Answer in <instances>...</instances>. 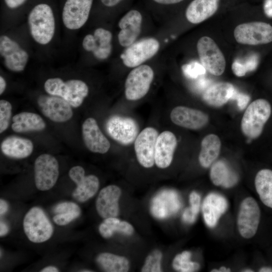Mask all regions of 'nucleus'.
Returning <instances> with one entry per match:
<instances>
[{
  "mask_svg": "<svg viewBox=\"0 0 272 272\" xmlns=\"http://www.w3.org/2000/svg\"><path fill=\"white\" fill-rule=\"evenodd\" d=\"M44 86L48 94L62 98L74 107L80 106L89 93L87 84L77 79L64 82L59 78H49Z\"/></svg>",
  "mask_w": 272,
  "mask_h": 272,
  "instance_id": "7ed1b4c3",
  "label": "nucleus"
},
{
  "mask_svg": "<svg viewBox=\"0 0 272 272\" xmlns=\"http://www.w3.org/2000/svg\"><path fill=\"white\" fill-rule=\"evenodd\" d=\"M258 271L259 272H272V268L267 266H264L260 268Z\"/></svg>",
  "mask_w": 272,
  "mask_h": 272,
  "instance_id": "603ef678",
  "label": "nucleus"
},
{
  "mask_svg": "<svg viewBox=\"0 0 272 272\" xmlns=\"http://www.w3.org/2000/svg\"><path fill=\"white\" fill-rule=\"evenodd\" d=\"M69 174L77 185L72 196L78 201L84 202L94 196L98 191L99 179L94 175L85 176V171L82 167L76 166L72 167Z\"/></svg>",
  "mask_w": 272,
  "mask_h": 272,
  "instance_id": "2eb2a0df",
  "label": "nucleus"
},
{
  "mask_svg": "<svg viewBox=\"0 0 272 272\" xmlns=\"http://www.w3.org/2000/svg\"><path fill=\"white\" fill-rule=\"evenodd\" d=\"M11 104L5 100L0 101V133H2L9 127L12 115Z\"/></svg>",
  "mask_w": 272,
  "mask_h": 272,
  "instance_id": "e433bc0d",
  "label": "nucleus"
},
{
  "mask_svg": "<svg viewBox=\"0 0 272 272\" xmlns=\"http://www.w3.org/2000/svg\"><path fill=\"white\" fill-rule=\"evenodd\" d=\"M221 142L218 135L209 134L205 136L201 142V149L198 156L200 166L208 168L216 161L221 150Z\"/></svg>",
  "mask_w": 272,
  "mask_h": 272,
  "instance_id": "cd10ccee",
  "label": "nucleus"
},
{
  "mask_svg": "<svg viewBox=\"0 0 272 272\" xmlns=\"http://www.w3.org/2000/svg\"><path fill=\"white\" fill-rule=\"evenodd\" d=\"M260 219V210L254 198L247 197L241 202L237 218V226L240 236L250 239L256 233Z\"/></svg>",
  "mask_w": 272,
  "mask_h": 272,
  "instance_id": "1a4fd4ad",
  "label": "nucleus"
},
{
  "mask_svg": "<svg viewBox=\"0 0 272 272\" xmlns=\"http://www.w3.org/2000/svg\"><path fill=\"white\" fill-rule=\"evenodd\" d=\"M81 212L79 211H71L57 214L53 217V220L56 224L64 226L78 218Z\"/></svg>",
  "mask_w": 272,
  "mask_h": 272,
  "instance_id": "58836bf2",
  "label": "nucleus"
},
{
  "mask_svg": "<svg viewBox=\"0 0 272 272\" xmlns=\"http://www.w3.org/2000/svg\"><path fill=\"white\" fill-rule=\"evenodd\" d=\"M40 271L41 272H57L59 271L58 269L54 266H48L43 269Z\"/></svg>",
  "mask_w": 272,
  "mask_h": 272,
  "instance_id": "8fccbe9b",
  "label": "nucleus"
},
{
  "mask_svg": "<svg viewBox=\"0 0 272 272\" xmlns=\"http://www.w3.org/2000/svg\"><path fill=\"white\" fill-rule=\"evenodd\" d=\"M8 205L4 199H0V215L1 216L5 214L8 210Z\"/></svg>",
  "mask_w": 272,
  "mask_h": 272,
  "instance_id": "49530a36",
  "label": "nucleus"
},
{
  "mask_svg": "<svg viewBox=\"0 0 272 272\" xmlns=\"http://www.w3.org/2000/svg\"><path fill=\"white\" fill-rule=\"evenodd\" d=\"M98 230L100 235L106 239L112 237L115 232L130 236L134 232V228L130 223L116 217L104 219L99 226Z\"/></svg>",
  "mask_w": 272,
  "mask_h": 272,
  "instance_id": "2f4dec72",
  "label": "nucleus"
},
{
  "mask_svg": "<svg viewBox=\"0 0 272 272\" xmlns=\"http://www.w3.org/2000/svg\"><path fill=\"white\" fill-rule=\"evenodd\" d=\"M177 145V138L172 132L165 130L159 134L155 151V163L158 168L165 169L170 165Z\"/></svg>",
  "mask_w": 272,
  "mask_h": 272,
  "instance_id": "4be33fe9",
  "label": "nucleus"
},
{
  "mask_svg": "<svg viewBox=\"0 0 272 272\" xmlns=\"http://www.w3.org/2000/svg\"><path fill=\"white\" fill-rule=\"evenodd\" d=\"M112 33L103 28L96 29L93 34L86 35L82 42L83 48L92 53L99 60H105L111 54L112 50Z\"/></svg>",
  "mask_w": 272,
  "mask_h": 272,
  "instance_id": "f3484780",
  "label": "nucleus"
},
{
  "mask_svg": "<svg viewBox=\"0 0 272 272\" xmlns=\"http://www.w3.org/2000/svg\"><path fill=\"white\" fill-rule=\"evenodd\" d=\"M23 229L29 240L34 243H42L51 238L53 227L42 209L34 207L26 214Z\"/></svg>",
  "mask_w": 272,
  "mask_h": 272,
  "instance_id": "20e7f679",
  "label": "nucleus"
},
{
  "mask_svg": "<svg viewBox=\"0 0 272 272\" xmlns=\"http://www.w3.org/2000/svg\"><path fill=\"white\" fill-rule=\"evenodd\" d=\"M36 187L40 191H46L53 187L59 175V165L51 155L43 154L35 160L34 167Z\"/></svg>",
  "mask_w": 272,
  "mask_h": 272,
  "instance_id": "9d476101",
  "label": "nucleus"
},
{
  "mask_svg": "<svg viewBox=\"0 0 272 272\" xmlns=\"http://www.w3.org/2000/svg\"><path fill=\"white\" fill-rule=\"evenodd\" d=\"M227 208L228 202L224 196L214 192L208 194L203 199L201 207L206 225L210 228L216 226Z\"/></svg>",
  "mask_w": 272,
  "mask_h": 272,
  "instance_id": "5701e85b",
  "label": "nucleus"
},
{
  "mask_svg": "<svg viewBox=\"0 0 272 272\" xmlns=\"http://www.w3.org/2000/svg\"><path fill=\"white\" fill-rule=\"evenodd\" d=\"M125 0H99L101 4L108 8H112L119 5Z\"/></svg>",
  "mask_w": 272,
  "mask_h": 272,
  "instance_id": "c03bdc74",
  "label": "nucleus"
},
{
  "mask_svg": "<svg viewBox=\"0 0 272 272\" xmlns=\"http://www.w3.org/2000/svg\"><path fill=\"white\" fill-rule=\"evenodd\" d=\"M167 195L168 191L163 192L154 199L151 210L155 216L160 218L165 217L178 210L180 203L175 193L172 192L168 202H166Z\"/></svg>",
  "mask_w": 272,
  "mask_h": 272,
  "instance_id": "7c9ffc66",
  "label": "nucleus"
},
{
  "mask_svg": "<svg viewBox=\"0 0 272 272\" xmlns=\"http://www.w3.org/2000/svg\"><path fill=\"white\" fill-rule=\"evenodd\" d=\"M12 129L16 132L41 131L46 127V123L38 114L29 112H22L16 114L12 118Z\"/></svg>",
  "mask_w": 272,
  "mask_h": 272,
  "instance_id": "c85d7f7f",
  "label": "nucleus"
},
{
  "mask_svg": "<svg viewBox=\"0 0 272 272\" xmlns=\"http://www.w3.org/2000/svg\"><path fill=\"white\" fill-rule=\"evenodd\" d=\"M231 99L236 100L239 108L242 110L247 106L250 97L246 94L238 92L235 89Z\"/></svg>",
  "mask_w": 272,
  "mask_h": 272,
  "instance_id": "79ce46f5",
  "label": "nucleus"
},
{
  "mask_svg": "<svg viewBox=\"0 0 272 272\" xmlns=\"http://www.w3.org/2000/svg\"><path fill=\"white\" fill-rule=\"evenodd\" d=\"M254 185L261 201L272 209V170L268 169L259 170L255 176Z\"/></svg>",
  "mask_w": 272,
  "mask_h": 272,
  "instance_id": "c756f323",
  "label": "nucleus"
},
{
  "mask_svg": "<svg viewBox=\"0 0 272 272\" xmlns=\"http://www.w3.org/2000/svg\"><path fill=\"white\" fill-rule=\"evenodd\" d=\"M94 0H65L62 11L64 26L70 30H77L87 21Z\"/></svg>",
  "mask_w": 272,
  "mask_h": 272,
  "instance_id": "f8f14e48",
  "label": "nucleus"
},
{
  "mask_svg": "<svg viewBox=\"0 0 272 272\" xmlns=\"http://www.w3.org/2000/svg\"><path fill=\"white\" fill-rule=\"evenodd\" d=\"M160 47V42L157 39L153 37L143 38L126 47L120 57L125 66L133 69L154 57Z\"/></svg>",
  "mask_w": 272,
  "mask_h": 272,
  "instance_id": "423d86ee",
  "label": "nucleus"
},
{
  "mask_svg": "<svg viewBox=\"0 0 272 272\" xmlns=\"http://www.w3.org/2000/svg\"><path fill=\"white\" fill-rule=\"evenodd\" d=\"M191 253L188 251H184L177 254L172 261L173 268L181 272H193L200 268L199 263L190 260Z\"/></svg>",
  "mask_w": 272,
  "mask_h": 272,
  "instance_id": "72a5a7b5",
  "label": "nucleus"
},
{
  "mask_svg": "<svg viewBox=\"0 0 272 272\" xmlns=\"http://www.w3.org/2000/svg\"><path fill=\"white\" fill-rule=\"evenodd\" d=\"M170 116L172 122L175 124L192 130L203 127L209 120L208 115L203 112L183 106L174 107Z\"/></svg>",
  "mask_w": 272,
  "mask_h": 272,
  "instance_id": "6ab92c4d",
  "label": "nucleus"
},
{
  "mask_svg": "<svg viewBox=\"0 0 272 272\" xmlns=\"http://www.w3.org/2000/svg\"><path fill=\"white\" fill-rule=\"evenodd\" d=\"M121 195V190L117 185H109L102 188L96 201L99 215L104 219L117 217L119 213L118 201Z\"/></svg>",
  "mask_w": 272,
  "mask_h": 272,
  "instance_id": "412c9836",
  "label": "nucleus"
},
{
  "mask_svg": "<svg viewBox=\"0 0 272 272\" xmlns=\"http://www.w3.org/2000/svg\"><path fill=\"white\" fill-rule=\"evenodd\" d=\"M83 142L87 148L92 152L105 154L110 148V143L100 130L94 118L89 117L82 126Z\"/></svg>",
  "mask_w": 272,
  "mask_h": 272,
  "instance_id": "aec40b11",
  "label": "nucleus"
},
{
  "mask_svg": "<svg viewBox=\"0 0 272 272\" xmlns=\"http://www.w3.org/2000/svg\"><path fill=\"white\" fill-rule=\"evenodd\" d=\"M71 211L81 212V209L76 203L70 201L59 203L54 208V212L56 214Z\"/></svg>",
  "mask_w": 272,
  "mask_h": 272,
  "instance_id": "a19ab883",
  "label": "nucleus"
},
{
  "mask_svg": "<svg viewBox=\"0 0 272 272\" xmlns=\"http://www.w3.org/2000/svg\"><path fill=\"white\" fill-rule=\"evenodd\" d=\"M200 195L197 192L192 191L190 193L189 196L190 207L186 209L183 213L186 220L192 222L195 221L200 207Z\"/></svg>",
  "mask_w": 272,
  "mask_h": 272,
  "instance_id": "c9c22d12",
  "label": "nucleus"
},
{
  "mask_svg": "<svg viewBox=\"0 0 272 272\" xmlns=\"http://www.w3.org/2000/svg\"><path fill=\"white\" fill-rule=\"evenodd\" d=\"M106 129L115 141L128 145L135 141L139 134V126L136 121L129 117L114 115L106 122Z\"/></svg>",
  "mask_w": 272,
  "mask_h": 272,
  "instance_id": "9b49d317",
  "label": "nucleus"
},
{
  "mask_svg": "<svg viewBox=\"0 0 272 272\" xmlns=\"http://www.w3.org/2000/svg\"><path fill=\"white\" fill-rule=\"evenodd\" d=\"M162 253L160 250L155 249L147 257L144 264L141 269L142 272L162 271L161 260Z\"/></svg>",
  "mask_w": 272,
  "mask_h": 272,
  "instance_id": "f704fd0d",
  "label": "nucleus"
},
{
  "mask_svg": "<svg viewBox=\"0 0 272 272\" xmlns=\"http://www.w3.org/2000/svg\"><path fill=\"white\" fill-rule=\"evenodd\" d=\"M96 261L107 272H126L129 268L128 260L124 256L104 252L99 254Z\"/></svg>",
  "mask_w": 272,
  "mask_h": 272,
  "instance_id": "473e14b6",
  "label": "nucleus"
},
{
  "mask_svg": "<svg viewBox=\"0 0 272 272\" xmlns=\"http://www.w3.org/2000/svg\"><path fill=\"white\" fill-rule=\"evenodd\" d=\"M81 271H83V272H90V271H92V270H88V269H83L82 270H81Z\"/></svg>",
  "mask_w": 272,
  "mask_h": 272,
  "instance_id": "5fc2aeb1",
  "label": "nucleus"
},
{
  "mask_svg": "<svg viewBox=\"0 0 272 272\" xmlns=\"http://www.w3.org/2000/svg\"><path fill=\"white\" fill-rule=\"evenodd\" d=\"M235 90V87L230 83L218 82L213 84L205 91L202 98L210 106L220 107L231 99Z\"/></svg>",
  "mask_w": 272,
  "mask_h": 272,
  "instance_id": "a878e982",
  "label": "nucleus"
},
{
  "mask_svg": "<svg viewBox=\"0 0 272 272\" xmlns=\"http://www.w3.org/2000/svg\"><path fill=\"white\" fill-rule=\"evenodd\" d=\"M37 102L42 113L54 122H65L73 116L71 105L60 97L42 95L38 97Z\"/></svg>",
  "mask_w": 272,
  "mask_h": 272,
  "instance_id": "4468645a",
  "label": "nucleus"
},
{
  "mask_svg": "<svg viewBox=\"0 0 272 272\" xmlns=\"http://www.w3.org/2000/svg\"><path fill=\"white\" fill-rule=\"evenodd\" d=\"M210 178L216 186L230 188L238 181L237 174L230 167L225 161H215L211 167Z\"/></svg>",
  "mask_w": 272,
  "mask_h": 272,
  "instance_id": "bb28decb",
  "label": "nucleus"
},
{
  "mask_svg": "<svg viewBox=\"0 0 272 272\" xmlns=\"http://www.w3.org/2000/svg\"><path fill=\"white\" fill-rule=\"evenodd\" d=\"M143 20L142 13L137 9L130 10L121 18L118 22L120 31L117 38L121 46L126 48L137 41Z\"/></svg>",
  "mask_w": 272,
  "mask_h": 272,
  "instance_id": "a211bd4d",
  "label": "nucleus"
},
{
  "mask_svg": "<svg viewBox=\"0 0 272 272\" xmlns=\"http://www.w3.org/2000/svg\"><path fill=\"white\" fill-rule=\"evenodd\" d=\"M9 229L8 225L3 221L0 222V236L1 237L6 235L9 232Z\"/></svg>",
  "mask_w": 272,
  "mask_h": 272,
  "instance_id": "de8ad7c7",
  "label": "nucleus"
},
{
  "mask_svg": "<svg viewBox=\"0 0 272 272\" xmlns=\"http://www.w3.org/2000/svg\"><path fill=\"white\" fill-rule=\"evenodd\" d=\"M271 113V107L266 100L258 99L252 102L241 119V129L243 134L250 139L259 137Z\"/></svg>",
  "mask_w": 272,
  "mask_h": 272,
  "instance_id": "f03ea898",
  "label": "nucleus"
},
{
  "mask_svg": "<svg viewBox=\"0 0 272 272\" xmlns=\"http://www.w3.org/2000/svg\"><path fill=\"white\" fill-rule=\"evenodd\" d=\"M183 70L186 76L191 78L205 74L206 71L201 64L197 63L186 64L183 66Z\"/></svg>",
  "mask_w": 272,
  "mask_h": 272,
  "instance_id": "ea45409f",
  "label": "nucleus"
},
{
  "mask_svg": "<svg viewBox=\"0 0 272 272\" xmlns=\"http://www.w3.org/2000/svg\"><path fill=\"white\" fill-rule=\"evenodd\" d=\"M241 271L243 272H253L254 271L253 270L250 269V268H245L241 270Z\"/></svg>",
  "mask_w": 272,
  "mask_h": 272,
  "instance_id": "864d4df0",
  "label": "nucleus"
},
{
  "mask_svg": "<svg viewBox=\"0 0 272 272\" xmlns=\"http://www.w3.org/2000/svg\"><path fill=\"white\" fill-rule=\"evenodd\" d=\"M6 82L5 79L2 77H0V94L2 95L6 88Z\"/></svg>",
  "mask_w": 272,
  "mask_h": 272,
  "instance_id": "09e8293b",
  "label": "nucleus"
},
{
  "mask_svg": "<svg viewBox=\"0 0 272 272\" xmlns=\"http://www.w3.org/2000/svg\"><path fill=\"white\" fill-rule=\"evenodd\" d=\"M28 0H4L6 7L11 9H17L24 5Z\"/></svg>",
  "mask_w": 272,
  "mask_h": 272,
  "instance_id": "37998d69",
  "label": "nucleus"
},
{
  "mask_svg": "<svg viewBox=\"0 0 272 272\" xmlns=\"http://www.w3.org/2000/svg\"><path fill=\"white\" fill-rule=\"evenodd\" d=\"M257 58L253 56L248 60L246 63H241L235 61L232 64V71L234 74L238 77L244 76L249 71L254 70L257 66Z\"/></svg>",
  "mask_w": 272,
  "mask_h": 272,
  "instance_id": "4c0bfd02",
  "label": "nucleus"
},
{
  "mask_svg": "<svg viewBox=\"0 0 272 272\" xmlns=\"http://www.w3.org/2000/svg\"><path fill=\"white\" fill-rule=\"evenodd\" d=\"M0 54L6 67L14 72L24 71L29 59L28 53L7 35L0 37Z\"/></svg>",
  "mask_w": 272,
  "mask_h": 272,
  "instance_id": "dca6fc26",
  "label": "nucleus"
},
{
  "mask_svg": "<svg viewBox=\"0 0 272 272\" xmlns=\"http://www.w3.org/2000/svg\"><path fill=\"white\" fill-rule=\"evenodd\" d=\"M231 271L230 268L225 266H221L218 268H213L211 270V272H229Z\"/></svg>",
  "mask_w": 272,
  "mask_h": 272,
  "instance_id": "3c124183",
  "label": "nucleus"
},
{
  "mask_svg": "<svg viewBox=\"0 0 272 272\" xmlns=\"http://www.w3.org/2000/svg\"><path fill=\"white\" fill-rule=\"evenodd\" d=\"M33 144L28 139L12 135L6 138L1 143L3 153L10 158L23 159L29 157L33 151Z\"/></svg>",
  "mask_w": 272,
  "mask_h": 272,
  "instance_id": "393cba45",
  "label": "nucleus"
},
{
  "mask_svg": "<svg viewBox=\"0 0 272 272\" xmlns=\"http://www.w3.org/2000/svg\"><path fill=\"white\" fill-rule=\"evenodd\" d=\"M152 2L161 6L171 5L179 3L184 0H152Z\"/></svg>",
  "mask_w": 272,
  "mask_h": 272,
  "instance_id": "a18cd8bd",
  "label": "nucleus"
},
{
  "mask_svg": "<svg viewBox=\"0 0 272 272\" xmlns=\"http://www.w3.org/2000/svg\"><path fill=\"white\" fill-rule=\"evenodd\" d=\"M158 131L154 127H147L138 135L134 143L137 159L143 167L149 168L155 164V151Z\"/></svg>",
  "mask_w": 272,
  "mask_h": 272,
  "instance_id": "ddd939ff",
  "label": "nucleus"
},
{
  "mask_svg": "<svg viewBox=\"0 0 272 272\" xmlns=\"http://www.w3.org/2000/svg\"><path fill=\"white\" fill-rule=\"evenodd\" d=\"M28 22L33 39L38 43L45 45L52 40L55 32V19L53 10L48 4L40 3L29 12Z\"/></svg>",
  "mask_w": 272,
  "mask_h": 272,
  "instance_id": "f257e3e1",
  "label": "nucleus"
},
{
  "mask_svg": "<svg viewBox=\"0 0 272 272\" xmlns=\"http://www.w3.org/2000/svg\"><path fill=\"white\" fill-rule=\"evenodd\" d=\"M234 36L242 44L256 45L272 41V26L263 22H252L241 24L236 27Z\"/></svg>",
  "mask_w": 272,
  "mask_h": 272,
  "instance_id": "6e6552de",
  "label": "nucleus"
},
{
  "mask_svg": "<svg viewBox=\"0 0 272 272\" xmlns=\"http://www.w3.org/2000/svg\"><path fill=\"white\" fill-rule=\"evenodd\" d=\"M196 48L201 64L214 76L223 74L226 60L222 52L213 39L203 36L197 41Z\"/></svg>",
  "mask_w": 272,
  "mask_h": 272,
  "instance_id": "0eeeda50",
  "label": "nucleus"
},
{
  "mask_svg": "<svg viewBox=\"0 0 272 272\" xmlns=\"http://www.w3.org/2000/svg\"><path fill=\"white\" fill-rule=\"evenodd\" d=\"M219 2L220 0H193L185 11L187 20L194 24L204 21L217 12Z\"/></svg>",
  "mask_w": 272,
  "mask_h": 272,
  "instance_id": "b1692460",
  "label": "nucleus"
},
{
  "mask_svg": "<svg viewBox=\"0 0 272 272\" xmlns=\"http://www.w3.org/2000/svg\"><path fill=\"white\" fill-rule=\"evenodd\" d=\"M154 78V71L148 64H143L133 68L125 81L126 98L130 101H136L145 97L150 89Z\"/></svg>",
  "mask_w": 272,
  "mask_h": 272,
  "instance_id": "39448f33",
  "label": "nucleus"
}]
</instances>
